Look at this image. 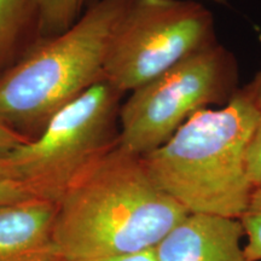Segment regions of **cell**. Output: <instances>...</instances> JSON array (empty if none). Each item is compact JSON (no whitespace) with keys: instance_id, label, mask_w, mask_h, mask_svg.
Returning a JSON list of instances; mask_svg holds the SVG:
<instances>
[{"instance_id":"cell-1","label":"cell","mask_w":261,"mask_h":261,"mask_svg":"<svg viewBox=\"0 0 261 261\" xmlns=\"http://www.w3.org/2000/svg\"><path fill=\"white\" fill-rule=\"evenodd\" d=\"M188 214L155 184L140 156L117 144L84 168L57 201L54 249L64 261L144 252Z\"/></svg>"},{"instance_id":"cell-2","label":"cell","mask_w":261,"mask_h":261,"mask_svg":"<svg viewBox=\"0 0 261 261\" xmlns=\"http://www.w3.org/2000/svg\"><path fill=\"white\" fill-rule=\"evenodd\" d=\"M254 122L241 86L227 104L194 114L142 160L155 184L189 213L241 219L254 192L247 173Z\"/></svg>"},{"instance_id":"cell-3","label":"cell","mask_w":261,"mask_h":261,"mask_svg":"<svg viewBox=\"0 0 261 261\" xmlns=\"http://www.w3.org/2000/svg\"><path fill=\"white\" fill-rule=\"evenodd\" d=\"M130 3L97 0L70 28L42 38L6 70L0 76V121L33 139L60 110L104 80L114 31Z\"/></svg>"},{"instance_id":"cell-4","label":"cell","mask_w":261,"mask_h":261,"mask_svg":"<svg viewBox=\"0 0 261 261\" xmlns=\"http://www.w3.org/2000/svg\"><path fill=\"white\" fill-rule=\"evenodd\" d=\"M122 97L99 81L60 110L37 137L0 159L39 197L57 203L84 168L119 144Z\"/></svg>"},{"instance_id":"cell-5","label":"cell","mask_w":261,"mask_h":261,"mask_svg":"<svg viewBox=\"0 0 261 261\" xmlns=\"http://www.w3.org/2000/svg\"><path fill=\"white\" fill-rule=\"evenodd\" d=\"M240 89L237 58L217 42L130 92L120 110L119 145L148 155L194 114L225 106Z\"/></svg>"},{"instance_id":"cell-6","label":"cell","mask_w":261,"mask_h":261,"mask_svg":"<svg viewBox=\"0 0 261 261\" xmlns=\"http://www.w3.org/2000/svg\"><path fill=\"white\" fill-rule=\"evenodd\" d=\"M214 16L195 0H132L117 23L104 80L125 94L217 44Z\"/></svg>"},{"instance_id":"cell-7","label":"cell","mask_w":261,"mask_h":261,"mask_svg":"<svg viewBox=\"0 0 261 261\" xmlns=\"http://www.w3.org/2000/svg\"><path fill=\"white\" fill-rule=\"evenodd\" d=\"M240 219L189 213L154 248L156 261H247Z\"/></svg>"},{"instance_id":"cell-8","label":"cell","mask_w":261,"mask_h":261,"mask_svg":"<svg viewBox=\"0 0 261 261\" xmlns=\"http://www.w3.org/2000/svg\"><path fill=\"white\" fill-rule=\"evenodd\" d=\"M57 203L34 198L0 204V261H32L55 252Z\"/></svg>"},{"instance_id":"cell-9","label":"cell","mask_w":261,"mask_h":261,"mask_svg":"<svg viewBox=\"0 0 261 261\" xmlns=\"http://www.w3.org/2000/svg\"><path fill=\"white\" fill-rule=\"evenodd\" d=\"M85 0H35L37 22L44 38L61 34L79 18Z\"/></svg>"},{"instance_id":"cell-10","label":"cell","mask_w":261,"mask_h":261,"mask_svg":"<svg viewBox=\"0 0 261 261\" xmlns=\"http://www.w3.org/2000/svg\"><path fill=\"white\" fill-rule=\"evenodd\" d=\"M32 16L37 17L35 0H0V64Z\"/></svg>"},{"instance_id":"cell-11","label":"cell","mask_w":261,"mask_h":261,"mask_svg":"<svg viewBox=\"0 0 261 261\" xmlns=\"http://www.w3.org/2000/svg\"><path fill=\"white\" fill-rule=\"evenodd\" d=\"M242 87L249 97L255 112V122L247 151L248 178L255 191L261 190V68L253 79Z\"/></svg>"},{"instance_id":"cell-12","label":"cell","mask_w":261,"mask_h":261,"mask_svg":"<svg viewBox=\"0 0 261 261\" xmlns=\"http://www.w3.org/2000/svg\"><path fill=\"white\" fill-rule=\"evenodd\" d=\"M240 220L247 241L244 243L247 261H261V190L253 192L249 204Z\"/></svg>"},{"instance_id":"cell-13","label":"cell","mask_w":261,"mask_h":261,"mask_svg":"<svg viewBox=\"0 0 261 261\" xmlns=\"http://www.w3.org/2000/svg\"><path fill=\"white\" fill-rule=\"evenodd\" d=\"M34 198L40 197L24 182L18 180L0 159V204L16 203Z\"/></svg>"},{"instance_id":"cell-14","label":"cell","mask_w":261,"mask_h":261,"mask_svg":"<svg viewBox=\"0 0 261 261\" xmlns=\"http://www.w3.org/2000/svg\"><path fill=\"white\" fill-rule=\"evenodd\" d=\"M32 138L22 135L18 130L5 125L0 121V155H4L6 152L11 151L17 146L24 144Z\"/></svg>"},{"instance_id":"cell-15","label":"cell","mask_w":261,"mask_h":261,"mask_svg":"<svg viewBox=\"0 0 261 261\" xmlns=\"http://www.w3.org/2000/svg\"><path fill=\"white\" fill-rule=\"evenodd\" d=\"M87 261H156L154 249L144 250V252L127 254V255H119L112 257H103V259L87 260Z\"/></svg>"},{"instance_id":"cell-16","label":"cell","mask_w":261,"mask_h":261,"mask_svg":"<svg viewBox=\"0 0 261 261\" xmlns=\"http://www.w3.org/2000/svg\"><path fill=\"white\" fill-rule=\"evenodd\" d=\"M32 261H64L61 256H58L56 253L52 252L50 254H46V255L38 257V259H34Z\"/></svg>"},{"instance_id":"cell-17","label":"cell","mask_w":261,"mask_h":261,"mask_svg":"<svg viewBox=\"0 0 261 261\" xmlns=\"http://www.w3.org/2000/svg\"><path fill=\"white\" fill-rule=\"evenodd\" d=\"M212 2L214 3H218V4H226L227 0H212Z\"/></svg>"}]
</instances>
